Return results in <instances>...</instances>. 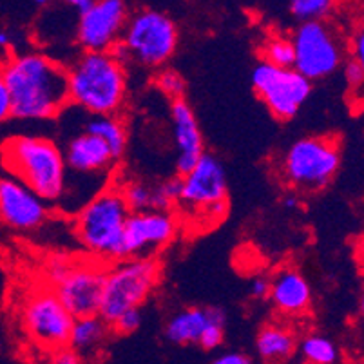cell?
Instances as JSON below:
<instances>
[{
	"mask_svg": "<svg viewBox=\"0 0 364 364\" xmlns=\"http://www.w3.org/2000/svg\"><path fill=\"white\" fill-rule=\"evenodd\" d=\"M0 78L11 98L16 120H51L69 107L65 65L38 51L9 56Z\"/></svg>",
	"mask_w": 364,
	"mask_h": 364,
	"instance_id": "6da1fadb",
	"label": "cell"
},
{
	"mask_svg": "<svg viewBox=\"0 0 364 364\" xmlns=\"http://www.w3.org/2000/svg\"><path fill=\"white\" fill-rule=\"evenodd\" d=\"M0 164L46 203H58L64 194L68 167L55 140L38 134H16L0 145Z\"/></svg>",
	"mask_w": 364,
	"mask_h": 364,
	"instance_id": "7a4b0ae2",
	"label": "cell"
},
{
	"mask_svg": "<svg viewBox=\"0 0 364 364\" xmlns=\"http://www.w3.org/2000/svg\"><path fill=\"white\" fill-rule=\"evenodd\" d=\"M69 105L91 117H118L127 100V69L111 53H82L65 65Z\"/></svg>",
	"mask_w": 364,
	"mask_h": 364,
	"instance_id": "3957f363",
	"label": "cell"
},
{
	"mask_svg": "<svg viewBox=\"0 0 364 364\" xmlns=\"http://www.w3.org/2000/svg\"><path fill=\"white\" fill-rule=\"evenodd\" d=\"M176 207L178 223L194 232L213 230L227 218L228 185L223 164L205 152L196 167L181 176V194Z\"/></svg>",
	"mask_w": 364,
	"mask_h": 364,
	"instance_id": "277c9868",
	"label": "cell"
},
{
	"mask_svg": "<svg viewBox=\"0 0 364 364\" xmlns=\"http://www.w3.org/2000/svg\"><path fill=\"white\" fill-rule=\"evenodd\" d=\"M129 214L120 185H107L75 214L73 230L76 240L98 261H124L122 240Z\"/></svg>",
	"mask_w": 364,
	"mask_h": 364,
	"instance_id": "5b68a950",
	"label": "cell"
},
{
	"mask_svg": "<svg viewBox=\"0 0 364 364\" xmlns=\"http://www.w3.org/2000/svg\"><path fill=\"white\" fill-rule=\"evenodd\" d=\"M161 277L156 257L124 259L105 267L98 316L111 326L127 310L141 309Z\"/></svg>",
	"mask_w": 364,
	"mask_h": 364,
	"instance_id": "8992f818",
	"label": "cell"
},
{
	"mask_svg": "<svg viewBox=\"0 0 364 364\" xmlns=\"http://www.w3.org/2000/svg\"><path fill=\"white\" fill-rule=\"evenodd\" d=\"M341 168V145L333 136H306L294 141L279 161V176L292 191L316 193Z\"/></svg>",
	"mask_w": 364,
	"mask_h": 364,
	"instance_id": "52a82bcc",
	"label": "cell"
},
{
	"mask_svg": "<svg viewBox=\"0 0 364 364\" xmlns=\"http://www.w3.org/2000/svg\"><path fill=\"white\" fill-rule=\"evenodd\" d=\"M180 33L171 16L158 9L144 8L129 13L120 42L131 64L156 69L167 64L178 48Z\"/></svg>",
	"mask_w": 364,
	"mask_h": 364,
	"instance_id": "ba28073f",
	"label": "cell"
},
{
	"mask_svg": "<svg viewBox=\"0 0 364 364\" xmlns=\"http://www.w3.org/2000/svg\"><path fill=\"white\" fill-rule=\"evenodd\" d=\"M294 46V68L309 82L333 75L346 60V44L332 22H306L290 36Z\"/></svg>",
	"mask_w": 364,
	"mask_h": 364,
	"instance_id": "9c48e42d",
	"label": "cell"
},
{
	"mask_svg": "<svg viewBox=\"0 0 364 364\" xmlns=\"http://www.w3.org/2000/svg\"><path fill=\"white\" fill-rule=\"evenodd\" d=\"M104 274V264L95 261H85V263L58 261L51 267L49 276L55 284L53 292L56 294V297L75 319H80L98 314Z\"/></svg>",
	"mask_w": 364,
	"mask_h": 364,
	"instance_id": "30bf717a",
	"label": "cell"
},
{
	"mask_svg": "<svg viewBox=\"0 0 364 364\" xmlns=\"http://www.w3.org/2000/svg\"><path fill=\"white\" fill-rule=\"evenodd\" d=\"M75 317L65 310L53 289H38L22 306V328L46 352L68 348Z\"/></svg>",
	"mask_w": 364,
	"mask_h": 364,
	"instance_id": "8fae6325",
	"label": "cell"
},
{
	"mask_svg": "<svg viewBox=\"0 0 364 364\" xmlns=\"http://www.w3.org/2000/svg\"><path fill=\"white\" fill-rule=\"evenodd\" d=\"M252 85L268 111L279 120L296 117L312 92V82L301 76L296 69L274 68L264 62L254 68Z\"/></svg>",
	"mask_w": 364,
	"mask_h": 364,
	"instance_id": "7c38bea8",
	"label": "cell"
},
{
	"mask_svg": "<svg viewBox=\"0 0 364 364\" xmlns=\"http://www.w3.org/2000/svg\"><path fill=\"white\" fill-rule=\"evenodd\" d=\"M178 230L180 223L172 210L167 213L145 210V213L129 214L124 228V240H122L124 259L156 257L161 248L172 243Z\"/></svg>",
	"mask_w": 364,
	"mask_h": 364,
	"instance_id": "4fadbf2b",
	"label": "cell"
},
{
	"mask_svg": "<svg viewBox=\"0 0 364 364\" xmlns=\"http://www.w3.org/2000/svg\"><path fill=\"white\" fill-rule=\"evenodd\" d=\"M129 18V8L122 0H95L76 21V42L85 53H109L120 42Z\"/></svg>",
	"mask_w": 364,
	"mask_h": 364,
	"instance_id": "5bb4252c",
	"label": "cell"
},
{
	"mask_svg": "<svg viewBox=\"0 0 364 364\" xmlns=\"http://www.w3.org/2000/svg\"><path fill=\"white\" fill-rule=\"evenodd\" d=\"M49 205L11 176H0V225L35 232L48 221Z\"/></svg>",
	"mask_w": 364,
	"mask_h": 364,
	"instance_id": "9a60e30c",
	"label": "cell"
},
{
	"mask_svg": "<svg viewBox=\"0 0 364 364\" xmlns=\"http://www.w3.org/2000/svg\"><path fill=\"white\" fill-rule=\"evenodd\" d=\"M172 134L178 149L176 172L178 176H187L205 154L203 134L196 120L193 107L185 100L172 102L171 105Z\"/></svg>",
	"mask_w": 364,
	"mask_h": 364,
	"instance_id": "2e32d148",
	"label": "cell"
},
{
	"mask_svg": "<svg viewBox=\"0 0 364 364\" xmlns=\"http://www.w3.org/2000/svg\"><path fill=\"white\" fill-rule=\"evenodd\" d=\"M62 154L68 172L75 174H111L114 164L107 145L87 132L69 138Z\"/></svg>",
	"mask_w": 364,
	"mask_h": 364,
	"instance_id": "e0dca14e",
	"label": "cell"
},
{
	"mask_svg": "<svg viewBox=\"0 0 364 364\" xmlns=\"http://www.w3.org/2000/svg\"><path fill=\"white\" fill-rule=\"evenodd\" d=\"M268 297L284 316H301L312 304V289L297 268H281L270 283Z\"/></svg>",
	"mask_w": 364,
	"mask_h": 364,
	"instance_id": "ac0fdd59",
	"label": "cell"
},
{
	"mask_svg": "<svg viewBox=\"0 0 364 364\" xmlns=\"http://www.w3.org/2000/svg\"><path fill=\"white\" fill-rule=\"evenodd\" d=\"M297 339L283 324H264L256 337V350L267 364H281L294 355Z\"/></svg>",
	"mask_w": 364,
	"mask_h": 364,
	"instance_id": "d6986e66",
	"label": "cell"
},
{
	"mask_svg": "<svg viewBox=\"0 0 364 364\" xmlns=\"http://www.w3.org/2000/svg\"><path fill=\"white\" fill-rule=\"evenodd\" d=\"M111 333V326L100 316H87L75 319L69 336L68 348L73 350L82 359L87 355H95L104 346L105 339Z\"/></svg>",
	"mask_w": 364,
	"mask_h": 364,
	"instance_id": "ffe728a7",
	"label": "cell"
},
{
	"mask_svg": "<svg viewBox=\"0 0 364 364\" xmlns=\"http://www.w3.org/2000/svg\"><path fill=\"white\" fill-rule=\"evenodd\" d=\"M122 196L129 213H145V210H158L167 213L174 205L165 196L161 183H145V181L131 180L120 185Z\"/></svg>",
	"mask_w": 364,
	"mask_h": 364,
	"instance_id": "44dd1931",
	"label": "cell"
},
{
	"mask_svg": "<svg viewBox=\"0 0 364 364\" xmlns=\"http://www.w3.org/2000/svg\"><path fill=\"white\" fill-rule=\"evenodd\" d=\"M208 324V309H185L176 312L165 326V337L174 344H194Z\"/></svg>",
	"mask_w": 364,
	"mask_h": 364,
	"instance_id": "7402d4cb",
	"label": "cell"
},
{
	"mask_svg": "<svg viewBox=\"0 0 364 364\" xmlns=\"http://www.w3.org/2000/svg\"><path fill=\"white\" fill-rule=\"evenodd\" d=\"M84 132L97 136L111 151L114 161L124 156L127 149V127L120 117H91L84 122Z\"/></svg>",
	"mask_w": 364,
	"mask_h": 364,
	"instance_id": "603a6c76",
	"label": "cell"
},
{
	"mask_svg": "<svg viewBox=\"0 0 364 364\" xmlns=\"http://www.w3.org/2000/svg\"><path fill=\"white\" fill-rule=\"evenodd\" d=\"M301 353L309 364H336L339 350L328 337L310 333L301 341Z\"/></svg>",
	"mask_w": 364,
	"mask_h": 364,
	"instance_id": "cb8c5ba5",
	"label": "cell"
},
{
	"mask_svg": "<svg viewBox=\"0 0 364 364\" xmlns=\"http://www.w3.org/2000/svg\"><path fill=\"white\" fill-rule=\"evenodd\" d=\"M261 55H263L264 64L281 69L294 68V46L290 36L287 35L268 36L261 48Z\"/></svg>",
	"mask_w": 364,
	"mask_h": 364,
	"instance_id": "d4e9b609",
	"label": "cell"
},
{
	"mask_svg": "<svg viewBox=\"0 0 364 364\" xmlns=\"http://www.w3.org/2000/svg\"><path fill=\"white\" fill-rule=\"evenodd\" d=\"M336 9V2L332 0H294L290 2V15L294 18L306 24V22L326 21Z\"/></svg>",
	"mask_w": 364,
	"mask_h": 364,
	"instance_id": "484cf974",
	"label": "cell"
},
{
	"mask_svg": "<svg viewBox=\"0 0 364 364\" xmlns=\"http://www.w3.org/2000/svg\"><path fill=\"white\" fill-rule=\"evenodd\" d=\"M225 323H227V314L223 309L218 306H208V324L201 333L200 344L203 350H216L220 348L225 339Z\"/></svg>",
	"mask_w": 364,
	"mask_h": 364,
	"instance_id": "4316f807",
	"label": "cell"
},
{
	"mask_svg": "<svg viewBox=\"0 0 364 364\" xmlns=\"http://www.w3.org/2000/svg\"><path fill=\"white\" fill-rule=\"evenodd\" d=\"M154 84H156V87L164 92L165 97L171 98L172 102L183 100L185 87H187V85H185L183 76L178 71H174V69H161L156 75V78H154Z\"/></svg>",
	"mask_w": 364,
	"mask_h": 364,
	"instance_id": "83f0119b",
	"label": "cell"
},
{
	"mask_svg": "<svg viewBox=\"0 0 364 364\" xmlns=\"http://www.w3.org/2000/svg\"><path fill=\"white\" fill-rule=\"evenodd\" d=\"M141 326V310H127V312L122 314L114 323L111 324V332H114L117 336H129V333H134Z\"/></svg>",
	"mask_w": 364,
	"mask_h": 364,
	"instance_id": "f1b7e54d",
	"label": "cell"
},
{
	"mask_svg": "<svg viewBox=\"0 0 364 364\" xmlns=\"http://www.w3.org/2000/svg\"><path fill=\"white\" fill-rule=\"evenodd\" d=\"M344 69V78L348 82L352 87H360L364 82V64L353 60V58H348V60L343 62Z\"/></svg>",
	"mask_w": 364,
	"mask_h": 364,
	"instance_id": "f546056e",
	"label": "cell"
},
{
	"mask_svg": "<svg viewBox=\"0 0 364 364\" xmlns=\"http://www.w3.org/2000/svg\"><path fill=\"white\" fill-rule=\"evenodd\" d=\"M270 283H272V279L268 276L254 277L252 283H250V294H252V297H256V299H267L270 296Z\"/></svg>",
	"mask_w": 364,
	"mask_h": 364,
	"instance_id": "4dcf8cb0",
	"label": "cell"
},
{
	"mask_svg": "<svg viewBox=\"0 0 364 364\" xmlns=\"http://www.w3.org/2000/svg\"><path fill=\"white\" fill-rule=\"evenodd\" d=\"M46 364H84V359L80 355H76L73 350L64 348L51 353V357H49V360Z\"/></svg>",
	"mask_w": 364,
	"mask_h": 364,
	"instance_id": "1f68e13d",
	"label": "cell"
},
{
	"mask_svg": "<svg viewBox=\"0 0 364 364\" xmlns=\"http://www.w3.org/2000/svg\"><path fill=\"white\" fill-rule=\"evenodd\" d=\"M346 48H350V55H352L350 58L364 64V33L363 31H357L355 35L352 36V41H350V44L346 46Z\"/></svg>",
	"mask_w": 364,
	"mask_h": 364,
	"instance_id": "d6a6232c",
	"label": "cell"
},
{
	"mask_svg": "<svg viewBox=\"0 0 364 364\" xmlns=\"http://www.w3.org/2000/svg\"><path fill=\"white\" fill-rule=\"evenodd\" d=\"M9 118H11V98H9L4 82L0 78V124H4Z\"/></svg>",
	"mask_w": 364,
	"mask_h": 364,
	"instance_id": "836d02e7",
	"label": "cell"
},
{
	"mask_svg": "<svg viewBox=\"0 0 364 364\" xmlns=\"http://www.w3.org/2000/svg\"><path fill=\"white\" fill-rule=\"evenodd\" d=\"M210 364H252V360L248 359V355L240 352H227L218 355Z\"/></svg>",
	"mask_w": 364,
	"mask_h": 364,
	"instance_id": "e575fe53",
	"label": "cell"
},
{
	"mask_svg": "<svg viewBox=\"0 0 364 364\" xmlns=\"http://www.w3.org/2000/svg\"><path fill=\"white\" fill-rule=\"evenodd\" d=\"M92 2H95V0H71V2H68V6L76 13V15L80 16L82 13H85L91 8Z\"/></svg>",
	"mask_w": 364,
	"mask_h": 364,
	"instance_id": "d590c367",
	"label": "cell"
},
{
	"mask_svg": "<svg viewBox=\"0 0 364 364\" xmlns=\"http://www.w3.org/2000/svg\"><path fill=\"white\" fill-rule=\"evenodd\" d=\"M281 203H283V207L287 208V210H297V208H299V205H301V200H299V196H297V194H287V196L283 198V200H281Z\"/></svg>",
	"mask_w": 364,
	"mask_h": 364,
	"instance_id": "8d00e7d4",
	"label": "cell"
},
{
	"mask_svg": "<svg viewBox=\"0 0 364 364\" xmlns=\"http://www.w3.org/2000/svg\"><path fill=\"white\" fill-rule=\"evenodd\" d=\"M11 33L6 31V29H0V51H8V48L11 46Z\"/></svg>",
	"mask_w": 364,
	"mask_h": 364,
	"instance_id": "74e56055",
	"label": "cell"
}]
</instances>
